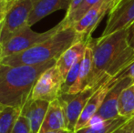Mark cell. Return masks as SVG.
<instances>
[{"label": "cell", "instance_id": "cell-34", "mask_svg": "<svg viewBox=\"0 0 134 133\" xmlns=\"http://www.w3.org/2000/svg\"><path fill=\"white\" fill-rule=\"evenodd\" d=\"M0 60H1V59H0Z\"/></svg>", "mask_w": 134, "mask_h": 133}, {"label": "cell", "instance_id": "cell-4", "mask_svg": "<svg viewBox=\"0 0 134 133\" xmlns=\"http://www.w3.org/2000/svg\"><path fill=\"white\" fill-rule=\"evenodd\" d=\"M31 27L26 26L25 27L15 34L7 43L0 46V59L1 60L4 57L15 54L21 53L27 49L33 48L37 45L43 43L48 38L57 34L63 27V24L60 22L53 28L42 33L36 32L30 28ZM0 60V61H1Z\"/></svg>", "mask_w": 134, "mask_h": 133}, {"label": "cell", "instance_id": "cell-7", "mask_svg": "<svg viewBox=\"0 0 134 133\" xmlns=\"http://www.w3.org/2000/svg\"><path fill=\"white\" fill-rule=\"evenodd\" d=\"M99 87L87 88L77 94L62 93L58 98L63 105L64 109H65L68 130H70L71 132H75L76 125L78 123L79 119H80L85 106L87 105V103L91 98L92 95L94 94V92Z\"/></svg>", "mask_w": 134, "mask_h": 133}, {"label": "cell", "instance_id": "cell-14", "mask_svg": "<svg viewBox=\"0 0 134 133\" xmlns=\"http://www.w3.org/2000/svg\"><path fill=\"white\" fill-rule=\"evenodd\" d=\"M49 102L40 100L29 99L22 108L21 115L27 119L31 133H39L46 117Z\"/></svg>", "mask_w": 134, "mask_h": 133}, {"label": "cell", "instance_id": "cell-6", "mask_svg": "<svg viewBox=\"0 0 134 133\" xmlns=\"http://www.w3.org/2000/svg\"><path fill=\"white\" fill-rule=\"evenodd\" d=\"M32 0H21L14 3L7 11L0 35V46L7 43L15 34L27 26L32 10Z\"/></svg>", "mask_w": 134, "mask_h": 133}, {"label": "cell", "instance_id": "cell-21", "mask_svg": "<svg viewBox=\"0 0 134 133\" xmlns=\"http://www.w3.org/2000/svg\"><path fill=\"white\" fill-rule=\"evenodd\" d=\"M11 133H31L30 125L27 118L20 115Z\"/></svg>", "mask_w": 134, "mask_h": 133}, {"label": "cell", "instance_id": "cell-33", "mask_svg": "<svg viewBox=\"0 0 134 133\" xmlns=\"http://www.w3.org/2000/svg\"><path fill=\"white\" fill-rule=\"evenodd\" d=\"M133 133H134V130H133Z\"/></svg>", "mask_w": 134, "mask_h": 133}, {"label": "cell", "instance_id": "cell-20", "mask_svg": "<svg viewBox=\"0 0 134 133\" xmlns=\"http://www.w3.org/2000/svg\"><path fill=\"white\" fill-rule=\"evenodd\" d=\"M100 0H83L82 4L79 7V8L71 15L69 18H64V19L61 21V23L63 24L64 28L67 27H73L75 23L79 21L81 18L85 15V13L87 11H88L94 5L99 2Z\"/></svg>", "mask_w": 134, "mask_h": 133}, {"label": "cell", "instance_id": "cell-23", "mask_svg": "<svg viewBox=\"0 0 134 133\" xmlns=\"http://www.w3.org/2000/svg\"><path fill=\"white\" fill-rule=\"evenodd\" d=\"M131 78L134 83V61L123 71V72H121L119 76L115 77V78H114L116 81H120V80L123 79V78Z\"/></svg>", "mask_w": 134, "mask_h": 133}, {"label": "cell", "instance_id": "cell-27", "mask_svg": "<svg viewBox=\"0 0 134 133\" xmlns=\"http://www.w3.org/2000/svg\"><path fill=\"white\" fill-rule=\"evenodd\" d=\"M132 37H134V24L130 28V39L132 38Z\"/></svg>", "mask_w": 134, "mask_h": 133}, {"label": "cell", "instance_id": "cell-3", "mask_svg": "<svg viewBox=\"0 0 134 133\" xmlns=\"http://www.w3.org/2000/svg\"><path fill=\"white\" fill-rule=\"evenodd\" d=\"M86 37L73 27L62 28L48 40L21 53L4 57L0 63L7 66H34L50 60H57L72 45Z\"/></svg>", "mask_w": 134, "mask_h": 133}, {"label": "cell", "instance_id": "cell-16", "mask_svg": "<svg viewBox=\"0 0 134 133\" xmlns=\"http://www.w3.org/2000/svg\"><path fill=\"white\" fill-rule=\"evenodd\" d=\"M90 38L88 40L84 57L81 61L78 79H77L76 83L65 94H77V93L82 91L83 89L88 88L92 74V69H93V47L90 42Z\"/></svg>", "mask_w": 134, "mask_h": 133}, {"label": "cell", "instance_id": "cell-30", "mask_svg": "<svg viewBox=\"0 0 134 133\" xmlns=\"http://www.w3.org/2000/svg\"><path fill=\"white\" fill-rule=\"evenodd\" d=\"M18 1H21V0H9V3H10V7H11V5H13L14 3H16V2H18Z\"/></svg>", "mask_w": 134, "mask_h": 133}, {"label": "cell", "instance_id": "cell-31", "mask_svg": "<svg viewBox=\"0 0 134 133\" xmlns=\"http://www.w3.org/2000/svg\"><path fill=\"white\" fill-rule=\"evenodd\" d=\"M120 1V0H113V2H114V5H116V4H118Z\"/></svg>", "mask_w": 134, "mask_h": 133}, {"label": "cell", "instance_id": "cell-10", "mask_svg": "<svg viewBox=\"0 0 134 133\" xmlns=\"http://www.w3.org/2000/svg\"><path fill=\"white\" fill-rule=\"evenodd\" d=\"M117 82L118 81H116L113 78H109L102 85H100V87L94 92V94L92 95L91 98L90 99V100L88 101L84 109H83L82 113H81L78 123L76 125V128H75V131L87 126V124L90 120V119L99 111V108L101 107L103 101H104V99L106 97L107 93L109 92V89Z\"/></svg>", "mask_w": 134, "mask_h": 133}, {"label": "cell", "instance_id": "cell-1", "mask_svg": "<svg viewBox=\"0 0 134 133\" xmlns=\"http://www.w3.org/2000/svg\"><path fill=\"white\" fill-rule=\"evenodd\" d=\"M90 42L93 47V69L88 88H98L109 78L119 76L134 61L130 29L99 38L91 37Z\"/></svg>", "mask_w": 134, "mask_h": 133}, {"label": "cell", "instance_id": "cell-32", "mask_svg": "<svg viewBox=\"0 0 134 133\" xmlns=\"http://www.w3.org/2000/svg\"><path fill=\"white\" fill-rule=\"evenodd\" d=\"M0 1H9V0H0Z\"/></svg>", "mask_w": 134, "mask_h": 133}, {"label": "cell", "instance_id": "cell-2", "mask_svg": "<svg viewBox=\"0 0 134 133\" xmlns=\"http://www.w3.org/2000/svg\"><path fill=\"white\" fill-rule=\"evenodd\" d=\"M50 60L34 66H7L0 63V104L23 108L31 96L36 81L56 64Z\"/></svg>", "mask_w": 134, "mask_h": 133}, {"label": "cell", "instance_id": "cell-5", "mask_svg": "<svg viewBox=\"0 0 134 133\" xmlns=\"http://www.w3.org/2000/svg\"><path fill=\"white\" fill-rule=\"evenodd\" d=\"M63 84L64 78L55 64L39 76L33 87L30 99L52 102L62 94Z\"/></svg>", "mask_w": 134, "mask_h": 133}, {"label": "cell", "instance_id": "cell-8", "mask_svg": "<svg viewBox=\"0 0 134 133\" xmlns=\"http://www.w3.org/2000/svg\"><path fill=\"white\" fill-rule=\"evenodd\" d=\"M134 24V0H120L109 13L107 25L101 37L130 29Z\"/></svg>", "mask_w": 134, "mask_h": 133}, {"label": "cell", "instance_id": "cell-22", "mask_svg": "<svg viewBox=\"0 0 134 133\" xmlns=\"http://www.w3.org/2000/svg\"><path fill=\"white\" fill-rule=\"evenodd\" d=\"M134 130V116L130 118L127 122L124 123L122 126L117 129L112 133H133Z\"/></svg>", "mask_w": 134, "mask_h": 133}, {"label": "cell", "instance_id": "cell-12", "mask_svg": "<svg viewBox=\"0 0 134 133\" xmlns=\"http://www.w3.org/2000/svg\"><path fill=\"white\" fill-rule=\"evenodd\" d=\"M72 0H32V10L27 20V26L35 25L55 11L65 9L68 11Z\"/></svg>", "mask_w": 134, "mask_h": 133}, {"label": "cell", "instance_id": "cell-25", "mask_svg": "<svg viewBox=\"0 0 134 133\" xmlns=\"http://www.w3.org/2000/svg\"><path fill=\"white\" fill-rule=\"evenodd\" d=\"M9 8L10 3L8 1H0V19H5Z\"/></svg>", "mask_w": 134, "mask_h": 133}, {"label": "cell", "instance_id": "cell-29", "mask_svg": "<svg viewBox=\"0 0 134 133\" xmlns=\"http://www.w3.org/2000/svg\"><path fill=\"white\" fill-rule=\"evenodd\" d=\"M130 45H131L132 48H134V37L130 39Z\"/></svg>", "mask_w": 134, "mask_h": 133}, {"label": "cell", "instance_id": "cell-24", "mask_svg": "<svg viewBox=\"0 0 134 133\" xmlns=\"http://www.w3.org/2000/svg\"><path fill=\"white\" fill-rule=\"evenodd\" d=\"M82 2H83V0H72L71 5H70V7H69V8L68 9L67 14H66L65 18H69V16H70L71 15H72L73 13H74L75 11L79 8V7L82 4Z\"/></svg>", "mask_w": 134, "mask_h": 133}, {"label": "cell", "instance_id": "cell-13", "mask_svg": "<svg viewBox=\"0 0 134 133\" xmlns=\"http://www.w3.org/2000/svg\"><path fill=\"white\" fill-rule=\"evenodd\" d=\"M91 37H86L80 39L77 43L69 48L56 61V67L59 70L60 74L62 75L64 80L66 76L69 73V69L71 68L79 60L83 59L88 40Z\"/></svg>", "mask_w": 134, "mask_h": 133}, {"label": "cell", "instance_id": "cell-19", "mask_svg": "<svg viewBox=\"0 0 134 133\" xmlns=\"http://www.w3.org/2000/svg\"><path fill=\"white\" fill-rule=\"evenodd\" d=\"M118 112L120 117L131 118L134 116V83L122 90L119 99Z\"/></svg>", "mask_w": 134, "mask_h": 133}, {"label": "cell", "instance_id": "cell-28", "mask_svg": "<svg viewBox=\"0 0 134 133\" xmlns=\"http://www.w3.org/2000/svg\"><path fill=\"white\" fill-rule=\"evenodd\" d=\"M4 21H5V19H0V35H1V31H2L3 25H4Z\"/></svg>", "mask_w": 134, "mask_h": 133}, {"label": "cell", "instance_id": "cell-11", "mask_svg": "<svg viewBox=\"0 0 134 133\" xmlns=\"http://www.w3.org/2000/svg\"><path fill=\"white\" fill-rule=\"evenodd\" d=\"M132 83V80L129 78H125L117 82L107 93L104 101L96 115L99 116L102 120L113 119L120 117L118 112L119 99H120L122 90Z\"/></svg>", "mask_w": 134, "mask_h": 133}, {"label": "cell", "instance_id": "cell-17", "mask_svg": "<svg viewBox=\"0 0 134 133\" xmlns=\"http://www.w3.org/2000/svg\"><path fill=\"white\" fill-rule=\"evenodd\" d=\"M22 108L0 104V133H11L20 117Z\"/></svg>", "mask_w": 134, "mask_h": 133}, {"label": "cell", "instance_id": "cell-9", "mask_svg": "<svg viewBox=\"0 0 134 133\" xmlns=\"http://www.w3.org/2000/svg\"><path fill=\"white\" fill-rule=\"evenodd\" d=\"M113 7V0H100L85 13L84 16L74 24L73 27L80 35L91 37L92 32L100 23L102 18L108 13H109Z\"/></svg>", "mask_w": 134, "mask_h": 133}, {"label": "cell", "instance_id": "cell-18", "mask_svg": "<svg viewBox=\"0 0 134 133\" xmlns=\"http://www.w3.org/2000/svg\"><path fill=\"white\" fill-rule=\"evenodd\" d=\"M130 118L118 117L113 119H108L95 126H88L77 130L74 133H112L120 126L127 122Z\"/></svg>", "mask_w": 134, "mask_h": 133}, {"label": "cell", "instance_id": "cell-15", "mask_svg": "<svg viewBox=\"0 0 134 133\" xmlns=\"http://www.w3.org/2000/svg\"><path fill=\"white\" fill-rule=\"evenodd\" d=\"M57 130H68L65 109L59 99L49 103L39 133Z\"/></svg>", "mask_w": 134, "mask_h": 133}, {"label": "cell", "instance_id": "cell-26", "mask_svg": "<svg viewBox=\"0 0 134 133\" xmlns=\"http://www.w3.org/2000/svg\"><path fill=\"white\" fill-rule=\"evenodd\" d=\"M44 133H73L69 130H50V131H47Z\"/></svg>", "mask_w": 134, "mask_h": 133}]
</instances>
